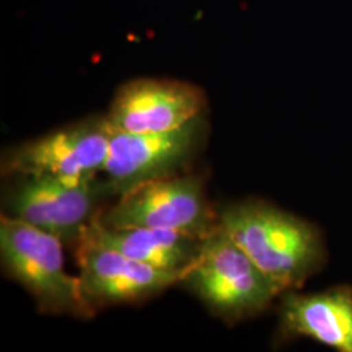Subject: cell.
Returning a JSON list of instances; mask_svg holds the SVG:
<instances>
[{
	"mask_svg": "<svg viewBox=\"0 0 352 352\" xmlns=\"http://www.w3.org/2000/svg\"><path fill=\"white\" fill-rule=\"evenodd\" d=\"M0 258L4 273L33 296L47 315L91 318L78 277L64 270L63 241L37 227L1 214Z\"/></svg>",
	"mask_w": 352,
	"mask_h": 352,
	"instance_id": "7a4b0ae2",
	"label": "cell"
},
{
	"mask_svg": "<svg viewBox=\"0 0 352 352\" xmlns=\"http://www.w3.org/2000/svg\"><path fill=\"white\" fill-rule=\"evenodd\" d=\"M96 219L107 227H146L179 231L205 239L219 225L196 175H174L153 180L119 197Z\"/></svg>",
	"mask_w": 352,
	"mask_h": 352,
	"instance_id": "277c9868",
	"label": "cell"
},
{
	"mask_svg": "<svg viewBox=\"0 0 352 352\" xmlns=\"http://www.w3.org/2000/svg\"><path fill=\"white\" fill-rule=\"evenodd\" d=\"M228 322L266 309L282 291L218 225L202 240L201 251L182 280Z\"/></svg>",
	"mask_w": 352,
	"mask_h": 352,
	"instance_id": "3957f363",
	"label": "cell"
},
{
	"mask_svg": "<svg viewBox=\"0 0 352 352\" xmlns=\"http://www.w3.org/2000/svg\"><path fill=\"white\" fill-rule=\"evenodd\" d=\"M111 126L106 116H91L7 149L4 176H52L71 182L98 177L107 160Z\"/></svg>",
	"mask_w": 352,
	"mask_h": 352,
	"instance_id": "52a82bcc",
	"label": "cell"
},
{
	"mask_svg": "<svg viewBox=\"0 0 352 352\" xmlns=\"http://www.w3.org/2000/svg\"><path fill=\"white\" fill-rule=\"evenodd\" d=\"M206 132V113L168 132L128 133L111 128L103 180L111 195L120 197L145 183L179 175L201 149Z\"/></svg>",
	"mask_w": 352,
	"mask_h": 352,
	"instance_id": "8992f818",
	"label": "cell"
},
{
	"mask_svg": "<svg viewBox=\"0 0 352 352\" xmlns=\"http://www.w3.org/2000/svg\"><path fill=\"white\" fill-rule=\"evenodd\" d=\"M13 177L16 182L6 195L3 214L37 227L63 243H77L101 212V202L113 196L100 177L85 182L52 176Z\"/></svg>",
	"mask_w": 352,
	"mask_h": 352,
	"instance_id": "5b68a950",
	"label": "cell"
},
{
	"mask_svg": "<svg viewBox=\"0 0 352 352\" xmlns=\"http://www.w3.org/2000/svg\"><path fill=\"white\" fill-rule=\"evenodd\" d=\"M219 226L278 289H299L325 263L320 231L296 215L263 201H244L219 213Z\"/></svg>",
	"mask_w": 352,
	"mask_h": 352,
	"instance_id": "6da1fadb",
	"label": "cell"
},
{
	"mask_svg": "<svg viewBox=\"0 0 352 352\" xmlns=\"http://www.w3.org/2000/svg\"><path fill=\"white\" fill-rule=\"evenodd\" d=\"M204 90L167 78H138L120 87L113 97L109 124L128 133L168 132L206 111Z\"/></svg>",
	"mask_w": 352,
	"mask_h": 352,
	"instance_id": "ba28073f",
	"label": "cell"
},
{
	"mask_svg": "<svg viewBox=\"0 0 352 352\" xmlns=\"http://www.w3.org/2000/svg\"><path fill=\"white\" fill-rule=\"evenodd\" d=\"M280 333L305 337L340 352H352V289L334 287L318 294L286 291L280 302Z\"/></svg>",
	"mask_w": 352,
	"mask_h": 352,
	"instance_id": "30bf717a",
	"label": "cell"
},
{
	"mask_svg": "<svg viewBox=\"0 0 352 352\" xmlns=\"http://www.w3.org/2000/svg\"><path fill=\"white\" fill-rule=\"evenodd\" d=\"M80 239L101 244L140 263L183 274H187L197 260L204 240L171 230L103 226L96 218Z\"/></svg>",
	"mask_w": 352,
	"mask_h": 352,
	"instance_id": "8fae6325",
	"label": "cell"
},
{
	"mask_svg": "<svg viewBox=\"0 0 352 352\" xmlns=\"http://www.w3.org/2000/svg\"><path fill=\"white\" fill-rule=\"evenodd\" d=\"M76 244L77 277L85 300L96 312L106 305L151 298L182 283L186 276L140 263L90 240L80 239Z\"/></svg>",
	"mask_w": 352,
	"mask_h": 352,
	"instance_id": "9c48e42d",
	"label": "cell"
}]
</instances>
